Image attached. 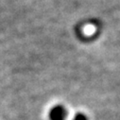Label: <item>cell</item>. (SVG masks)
<instances>
[{"label":"cell","mask_w":120,"mask_h":120,"mask_svg":"<svg viewBox=\"0 0 120 120\" xmlns=\"http://www.w3.org/2000/svg\"><path fill=\"white\" fill-rule=\"evenodd\" d=\"M74 120H87V118H86V116H85L84 114H82V113H78V114L76 115V117H75Z\"/></svg>","instance_id":"obj_2"},{"label":"cell","mask_w":120,"mask_h":120,"mask_svg":"<svg viewBox=\"0 0 120 120\" xmlns=\"http://www.w3.org/2000/svg\"><path fill=\"white\" fill-rule=\"evenodd\" d=\"M65 116H66V111L63 106L54 107L49 113V117L51 120H64Z\"/></svg>","instance_id":"obj_1"}]
</instances>
